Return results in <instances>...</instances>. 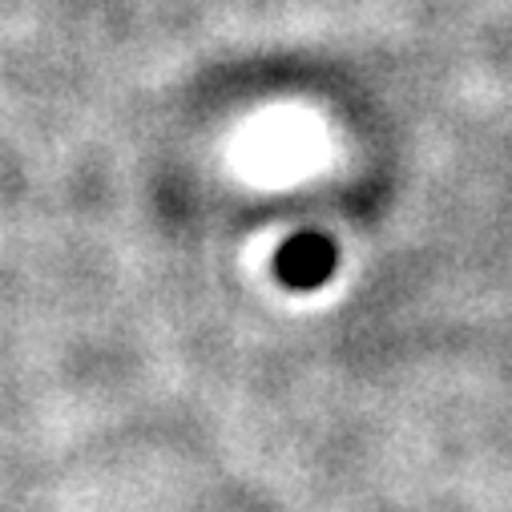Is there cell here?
Masks as SVG:
<instances>
[{
	"label": "cell",
	"mask_w": 512,
	"mask_h": 512,
	"mask_svg": "<svg viewBox=\"0 0 512 512\" xmlns=\"http://www.w3.org/2000/svg\"><path fill=\"white\" fill-rule=\"evenodd\" d=\"M339 263L335 254V242L323 238V234H295L283 254H279V275L287 279V287L295 291H311V287H323L331 279Z\"/></svg>",
	"instance_id": "6da1fadb"
}]
</instances>
